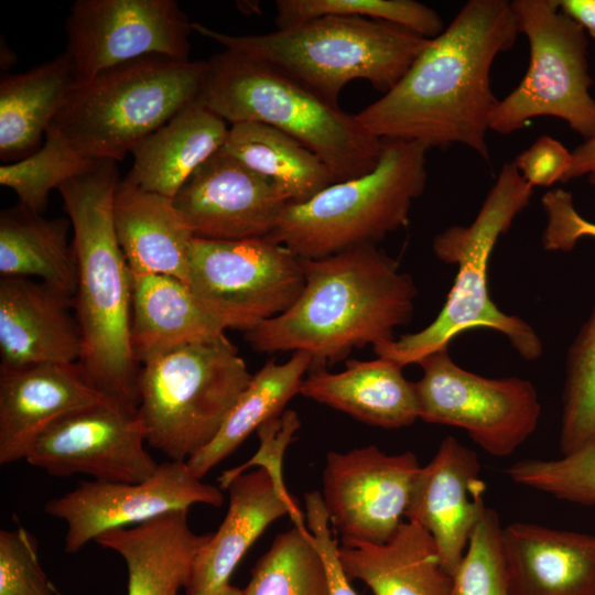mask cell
I'll return each mask as SVG.
<instances>
[{"mask_svg":"<svg viewBox=\"0 0 595 595\" xmlns=\"http://www.w3.org/2000/svg\"><path fill=\"white\" fill-rule=\"evenodd\" d=\"M206 61L148 55L75 85L50 125L79 154L121 161L201 98Z\"/></svg>","mask_w":595,"mask_h":595,"instance_id":"7","label":"cell"},{"mask_svg":"<svg viewBox=\"0 0 595 595\" xmlns=\"http://www.w3.org/2000/svg\"><path fill=\"white\" fill-rule=\"evenodd\" d=\"M305 284L301 259L268 238H194L188 286L225 329L249 332L289 310Z\"/></svg>","mask_w":595,"mask_h":595,"instance_id":"11","label":"cell"},{"mask_svg":"<svg viewBox=\"0 0 595 595\" xmlns=\"http://www.w3.org/2000/svg\"><path fill=\"white\" fill-rule=\"evenodd\" d=\"M342 565L375 595H448L452 576L444 570L432 537L413 521H403L383 544L342 541Z\"/></svg>","mask_w":595,"mask_h":595,"instance_id":"27","label":"cell"},{"mask_svg":"<svg viewBox=\"0 0 595 595\" xmlns=\"http://www.w3.org/2000/svg\"><path fill=\"white\" fill-rule=\"evenodd\" d=\"M311 365V355L298 350L283 364L268 360L252 375L215 437L186 461L193 475L202 479L253 431L281 415L285 404L300 392Z\"/></svg>","mask_w":595,"mask_h":595,"instance_id":"31","label":"cell"},{"mask_svg":"<svg viewBox=\"0 0 595 595\" xmlns=\"http://www.w3.org/2000/svg\"><path fill=\"white\" fill-rule=\"evenodd\" d=\"M428 150L418 142L382 140L371 172L333 183L304 203H288L267 238L300 259L377 245L407 226L426 185Z\"/></svg>","mask_w":595,"mask_h":595,"instance_id":"8","label":"cell"},{"mask_svg":"<svg viewBox=\"0 0 595 595\" xmlns=\"http://www.w3.org/2000/svg\"><path fill=\"white\" fill-rule=\"evenodd\" d=\"M418 365L413 382L419 419L464 430L485 452L506 457L537 430L541 403L534 386L519 377L487 378L454 363L448 348Z\"/></svg>","mask_w":595,"mask_h":595,"instance_id":"12","label":"cell"},{"mask_svg":"<svg viewBox=\"0 0 595 595\" xmlns=\"http://www.w3.org/2000/svg\"><path fill=\"white\" fill-rule=\"evenodd\" d=\"M208 595H242V589L234 585L227 584Z\"/></svg>","mask_w":595,"mask_h":595,"instance_id":"46","label":"cell"},{"mask_svg":"<svg viewBox=\"0 0 595 595\" xmlns=\"http://www.w3.org/2000/svg\"><path fill=\"white\" fill-rule=\"evenodd\" d=\"M138 408L107 398L54 422L32 443L24 459L57 477L140 483L158 468L147 451Z\"/></svg>","mask_w":595,"mask_h":595,"instance_id":"14","label":"cell"},{"mask_svg":"<svg viewBox=\"0 0 595 595\" xmlns=\"http://www.w3.org/2000/svg\"><path fill=\"white\" fill-rule=\"evenodd\" d=\"M65 30L75 85L148 55L190 61L192 22L175 0H76Z\"/></svg>","mask_w":595,"mask_h":595,"instance_id":"13","label":"cell"},{"mask_svg":"<svg viewBox=\"0 0 595 595\" xmlns=\"http://www.w3.org/2000/svg\"><path fill=\"white\" fill-rule=\"evenodd\" d=\"M197 504L220 507L224 496L219 488L194 476L186 462L170 459L140 483L82 482L48 500L44 511L66 523L64 550L74 554L106 531L190 510Z\"/></svg>","mask_w":595,"mask_h":595,"instance_id":"15","label":"cell"},{"mask_svg":"<svg viewBox=\"0 0 595 595\" xmlns=\"http://www.w3.org/2000/svg\"><path fill=\"white\" fill-rule=\"evenodd\" d=\"M195 238H267L288 204L275 185L221 149L172 198Z\"/></svg>","mask_w":595,"mask_h":595,"instance_id":"17","label":"cell"},{"mask_svg":"<svg viewBox=\"0 0 595 595\" xmlns=\"http://www.w3.org/2000/svg\"><path fill=\"white\" fill-rule=\"evenodd\" d=\"M485 490L476 452L451 435L413 480L404 517L429 532L451 576L487 509Z\"/></svg>","mask_w":595,"mask_h":595,"instance_id":"18","label":"cell"},{"mask_svg":"<svg viewBox=\"0 0 595 595\" xmlns=\"http://www.w3.org/2000/svg\"><path fill=\"white\" fill-rule=\"evenodd\" d=\"M562 12L595 39V0H555Z\"/></svg>","mask_w":595,"mask_h":595,"instance_id":"45","label":"cell"},{"mask_svg":"<svg viewBox=\"0 0 595 595\" xmlns=\"http://www.w3.org/2000/svg\"><path fill=\"white\" fill-rule=\"evenodd\" d=\"M299 428L300 420L293 410H285L281 415L262 424L257 430L260 440L258 452L246 463L223 472L218 478L220 488L226 489L235 477L251 466L266 468L278 478H282V456Z\"/></svg>","mask_w":595,"mask_h":595,"instance_id":"42","label":"cell"},{"mask_svg":"<svg viewBox=\"0 0 595 595\" xmlns=\"http://www.w3.org/2000/svg\"><path fill=\"white\" fill-rule=\"evenodd\" d=\"M345 364L340 372L310 370L299 394L383 429H400L419 419L413 382L404 378L403 367L382 357Z\"/></svg>","mask_w":595,"mask_h":595,"instance_id":"24","label":"cell"},{"mask_svg":"<svg viewBox=\"0 0 595 595\" xmlns=\"http://www.w3.org/2000/svg\"><path fill=\"white\" fill-rule=\"evenodd\" d=\"M107 398L79 364L0 367V464L24 458L54 422Z\"/></svg>","mask_w":595,"mask_h":595,"instance_id":"19","label":"cell"},{"mask_svg":"<svg viewBox=\"0 0 595 595\" xmlns=\"http://www.w3.org/2000/svg\"><path fill=\"white\" fill-rule=\"evenodd\" d=\"M117 162L97 161L57 190L73 228L79 366L107 397L138 408L140 365L131 345L132 273L119 245L113 202Z\"/></svg>","mask_w":595,"mask_h":595,"instance_id":"3","label":"cell"},{"mask_svg":"<svg viewBox=\"0 0 595 595\" xmlns=\"http://www.w3.org/2000/svg\"><path fill=\"white\" fill-rule=\"evenodd\" d=\"M324 15L359 17L396 24L422 37L434 39L445 29L441 15L414 0H278L277 29Z\"/></svg>","mask_w":595,"mask_h":595,"instance_id":"34","label":"cell"},{"mask_svg":"<svg viewBox=\"0 0 595 595\" xmlns=\"http://www.w3.org/2000/svg\"><path fill=\"white\" fill-rule=\"evenodd\" d=\"M531 187L513 161L502 165L475 219L437 234L432 249L437 259L455 264L457 273L446 301L423 329L398 339L374 345L377 357L404 367L443 348L459 334L476 327L494 329L507 337L526 360L538 359L543 350L536 331L522 318L500 311L488 292V264L498 239L529 205Z\"/></svg>","mask_w":595,"mask_h":595,"instance_id":"4","label":"cell"},{"mask_svg":"<svg viewBox=\"0 0 595 595\" xmlns=\"http://www.w3.org/2000/svg\"><path fill=\"white\" fill-rule=\"evenodd\" d=\"M242 595H327L324 564L312 534L295 526L258 560Z\"/></svg>","mask_w":595,"mask_h":595,"instance_id":"33","label":"cell"},{"mask_svg":"<svg viewBox=\"0 0 595 595\" xmlns=\"http://www.w3.org/2000/svg\"><path fill=\"white\" fill-rule=\"evenodd\" d=\"M510 6L529 43V65L518 86L498 100L489 130L509 134L549 116L585 139L593 137L595 99L589 95L585 30L555 0H513Z\"/></svg>","mask_w":595,"mask_h":595,"instance_id":"10","label":"cell"},{"mask_svg":"<svg viewBox=\"0 0 595 595\" xmlns=\"http://www.w3.org/2000/svg\"><path fill=\"white\" fill-rule=\"evenodd\" d=\"M96 162L79 154L48 127L41 149L0 166V184L11 188L20 204L42 214L52 190L84 173Z\"/></svg>","mask_w":595,"mask_h":595,"instance_id":"35","label":"cell"},{"mask_svg":"<svg viewBox=\"0 0 595 595\" xmlns=\"http://www.w3.org/2000/svg\"><path fill=\"white\" fill-rule=\"evenodd\" d=\"M301 263L305 284L295 303L245 333L255 350H303L312 357L310 370L323 369L355 348L393 339L412 316L413 279L377 245Z\"/></svg>","mask_w":595,"mask_h":595,"instance_id":"2","label":"cell"},{"mask_svg":"<svg viewBox=\"0 0 595 595\" xmlns=\"http://www.w3.org/2000/svg\"><path fill=\"white\" fill-rule=\"evenodd\" d=\"M508 477L517 485L580 505H595V435L577 450L554 459L511 464Z\"/></svg>","mask_w":595,"mask_h":595,"instance_id":"37","label":"cell"},{"mask_svg":"<svg viewBox=\"0 0 595 595\" xmlns=\"http://www.w3.org/2000/svg\"><path fill=\"white\" fill-rule=\"evenodd\" d=\"M501 524L487 508L452 575L448 595H511L500 544Z\"/></svg>","mask_w":595,"mask_h":595,"instance_id":"38","label":"cell"},{"mask_svg":"<svg viewBox=\"0 0 595 595\" xmlns=\"http://www.w3.org/2000/svg\"><path fill=\"white\" fill-rule=\"evenodd\" d=\"M518 34L509 1H467L400 80L356 115L359 123L381 140L462 144L489 160L486 137L498 102L490 71Z\"/></svg>","mask_w":595,"mask_h":595,"instance_id":"1","label":"cell"},{"mask_svg":"<svg viewBox=\"0 0 595 595\" xmlns=\"http://www.w3.org/2000/svg\"><path fill=\"white\" fill-rule=\"evenodd\" d=\"M193 31L269 64L338 105L344 87L369 82L383 94L404 75L430 39L383 21L324 15L269 33L230 35L192 22Z\"/></svg>","mask_w":595,"mask_h":595,"instance_id":"6","label":"cell"},{"mask_svg":"<svg viewBox=\"0 0 595 595\" xmlns=\"http://www.w3.org/2000/svg\"><path fill=\"white\" fill-rule=\"evenodd\" d=\"M545 213L542 245L548 251H571L585 237L595 239V223L584 218L574 205L573 196L563 188L548 191L541 198Z\"/></svg>","mask_w":595,"mask_h":595,"instance_id":"40","label":"cell"},{"mask_svg":"<svg viewBox=\"0 0 595 595\" xmlns=\"http://www.w3.org/2000/svg\"><path fill=\"white\" fill-rule=\"evenodd\" d=\"M595 435V305L572 343L563 390L560 430L562 454Z\"/></svg>","mask_w":595,"mask_h":595,"instance_id":"36","label":"cell"},{"mask_svg":"<svg viewBox=\"0 0 595 595\" xmlns=\"http://www.w3.org/2000/svg\"><path fill=\"white\" fill-rule=\"evenodd\" d=\"M113 220L131 273L169 275L188 285L195 237L172 198L121 180L115 195Z\"/></svg>","mask_w":595,"mask_h":595,"instance_id":"25","label":"cell"},{"mask_svg":"<svg viewBox=\"0 0 595 595\" xmlns=\"http://www.w3.org/2000/svg\"><path fill=\"white\" fill-rule=\"evenodd\" d=\"M71 220L46 219L22 204L0 214V273L2 278H37L74 299L77 270Z\"/></svg>","mask_w":595,"mask_h":595,"instance_id":"30","label":"cell"},{"mask_svg":"<svg viewBox=\"0 0 595 595\" xmlns=\"http://www.w3.org/2000/svg\"><path fill=\"white\" fill-rule=\"evenodd\" d=\"M221 150L273 183L286 203H304L336 183L315 153L264 123L231 125Z\"/></svg>","mask_w":595,"mask_h":595,"instance_id":"32","label":"cell"},{"mask_svg":"<svg viewBox=\"0 0 595 595\" xmlns=\"http://www.w3.org/2000/svg\"><path fill=\"white\" fill-rule=\"evenodd\" d=\"M227 122L201 98L150 134L133 151L126 182L173 198L186 180L227 138Z\"/></svg>","mask_w":595,"mask_h":595,"instance_id":"26","label":"cell"},{"mask_svg":"<svg viewBox=\"0 0 595 595\" xmlns=\"http://www.w3.org/2000/svg\"><path fill=\"white\" fill-rule=\"evenodd\" d=\"M595 186V134L585 139L573 152L572 163L563 183L584 176Z\"/></svg>","mask_w":595,"mask_h":595,"instance_id":"44","label":"cell"},{"mask_svg":"<svg viewBox=\"0 0 595 595\" xmlns=\"http://www.w3.org/2000/svg\"><path fill=\"white\" fill-rule=\"evenodd\" d=\"M201 100L230 125L264 123L294 138L325 163L336 183L371 172L381 155L382 140L356 115L235 51L224 50L206 61Z\"/></svg>","mask_w":595,"mask_h":595,"instance_id":"5","label":"cell"},{"mask_svg":"<svg viewBox=\"0 0 595 595\" xmlns=\"http://www.w3.org/2000/svg\"><path fill=\"white\" fill-rule=\"evenodd\" d=\"M75 86L66 53L28 72L0 80V158L4 162L34 152Z\"/></svg>","mask_w":595,"mask_h":595,"instance_id":"29","label":"cell"},{"mask_svg":"<svg viewBox=\"0 0 595 595\" xmlns=\"http://www.w3.org/2000/svg\"><path fill=\"white\" fill-rule=\"evenodd\" d=\"M0 595H58L41 566L36 539L23 527L0 531Z\"/></svg>","mask_w":595,"mask_h":595,"instance_id":"39","label":"cell"},{"mask_svg":"<svg viewBox=\"0 0 595 595\" xmlns=\"http://www.w3.org/2000/svg\"><path fill=\"white\" fill-rule=\"evenodd\" d=\"M187 515L188 510L171 511L106 531L95 540L125 560L127 595H178L185 588L197 554L212 536L192 531Z\"/></svg>","mask_w":595,"mask_h":595,"instance_id":"23","label":"cell"},{"mask_svg":"<svg viewBox=\"0 0 595 595\" xmlns=\"http://www.w3.org/2000/svg\"><path fill=\"white\" fill-rule=\"evenodd\" d=\"M500 544L511 595H595V536L516 522Z\"/></svg>","mask_w":595,"mask_h":595,"instance_id":"22","label":"cell"},{"mask_svg":"<svg viewBox=\"0 0 595 595\" xmlns=\"http://www.w3.org/2000/svg\"><path fill=\"white\" fill-rule=\"evenodd\" d=\"M304 501L307 527L325 569L327 595H358L342 565L339 545L332 534L321 493L317 490L306 493Z\"/></svg>","mask_w":595,"mask_h":595,"instance_id":"41","label":"cell"},{"mask_svg":"<svg viewBox=\"0 0 595 595\" xmlns=\"http://www.w3.org/2000/svg\"><path fill=\"white\" fill-rule=\"evenodd\" d=\"M82 351L73 298L29 278L1 277L0 367L78 364Z\"/></svg>","mask_w":595,"mask_h":595,"instance_id":"20","label":"cell"},{"mask_svg":"<svg viewBox=\"0 0 595 595\" xmlns=\"http://www.w3.org/2000/svg\"><path fill=\"white\" fill-rule=\"evenodd\" d=\"M226 489L228 511L197 554L185 595H208L229 584L230 575L248 549L277 519L289 515L295 526L305 527L283 479L266 468L244 472Z\"/></svg>","mask_w":595,"mask_h":595,"instance_id":"21","label":"cell"},{"mask_svg":"<svg viewBox=\"0 0 595 595\" xmlns=\"http://www.w3.org/2000/svg\"><path fill=\"white\" fill-rule=\"evenodd\" d=\"M513 163L531 187H549L556 182L563 183L572 163V152L556 139L541 136L519 153Z\"/></svg>","mask_w":595,"mask_h":595,"instance_id":"43","label":"cell"},{"mask_svg":"<svg viewBox=\"0 0 595 595\" xmlns=\"http://www.w3.org/2000/svg\"><path fill=\"white\" fill-rule=\"evenodd\" d=\"M225 331L181 280L132 273L131 345L139 365Z\"/></svg>","mask_w":595,"mask_h":595,"instance_id":"28","label":"cell"},{"mask_svg":"<svg viewBox=\"0 0 595 595\" xmlns=\"http://www.w3.org/2000/svg\"><path fill=\"white\" fill-rule=\"evenodd\" d=\"M420 464L414 453L376 445L326 456L322 499L342 541L388 542L401 526Z\"/></svg>","mask_w":595,"mask_h":595,"instance_id":"16","label":"cell"},{"mask_svg":"<svg viewBox=\"0 0 595 595\" xmlns=\"http://www.w3.org/2000/svg\"><path fill=\"white\" fill-rule=\"evenodd\" d=\"M251 376L226 334L145 361L138 414L147 443L186 462L215 437Z\"/></svg>","mask_w":595,"mask_h":595,"instance_id":"9","label":"cell"}]
</instances>
